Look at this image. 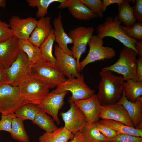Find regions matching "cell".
<instances>
[{
    "instance_id": "cell-27",
    "label": "cell",
    "mask_w": 142,
    "mask_h": 142,
    "mask_svg": "<svg viewBox=\"0 0 142 142\" xmlns=\"http://www.w3.org/2000/svg\"><path fill=\"white\" fill-rule=\"evenodd\" d=\"M123 87L127 99L132 102L142 95V81L129 80L123 82Z\"/></svg>"
},
{
    "instance_id": "cell-4",
    "label": "cell",
    "mask_w": 142,
    "mask_h": 142,
    "mask_svg": "<svg viewBox=\"0 0 142 142\" xmlns=\"http://www.w3.org/2000/svg\"><path fill=\"white\" fill-rule=\"evenodd\" d=\"M31 76L45 83L49 89L56 87L67 80L55 64L43 59L32 65Z\"/></svg>"
},
{
    "instance_id": "cell-3",
    "label": "cell",
    "mask_w": 142,
    "mask_h": 142,
    "mask_svg": "<svg viewBox=\"0 0 142 142\" xmlns=\"http://www.w3.org/2000/svg\"><path fill=\"white\" fill-rule=\"evenodd\" d=\"M122 23L116 14L114 18L111 16L106 17L103 23L96 27L97 37L102 39L106 37L115 38L121 42L124 45L134 50L138 55L135 48V45L138 43V40L130 37L124 33L120 27Z\"/></svg>"
},
{
    "instance_id": "cell-11",
    "label": "cell",
    "mask_w": 142,
    "mask_h": 142,
    "mask_svg": "<svg viewBox=\"0 0 142 142\" xmlns=\"http://www.w3.org/2000/svg\"><path fill=\"white\" fill-rule=\"evenodd\" d=\"M69 109L60 113L64 121V127L73 134L80 132L87 123L85 117L74 102L71 103Z\"/></svg>"
},
{
    "instance_id": "cell-1",
    "label": "cell",
    "mask_w": 142,
    "mask_h": 142,
    "mask_svg": "<svg viewBox=\"0 0 142 142\" xmlns=\"http://www.w3.org/2000/svg\"><path fill=\"white\" fill-rule=\"evenodd\" d=\"M101 79L97 94L102 105L116 103L121 98L123 90V77L115 76L109 71L101 70Z\"/></svg>"
},
{
    "instance_id": "cell-34",
    "label": "cell",
    "mask_w": 142,
    "mask_h": 142,
    "mask_svg": "<svg viewBox=\"0 0 142 142\" xmlns=\"http://www.w3.org/2000/svg\"><path fill=\"white\" fill-rule=\"evenodd\" d=\"M89 8L95 13L98 17L101 18L103 16L102 10V2L101 0H80Z\"/></svg>"
},
{
    "instance_id": "cell-29",
    "label": "cell",
    "mask_w": 142,
    "mask_h": 142,
    "mask_svg": "<svg viewBox=\"0 0 142 142\" xmlns=\"http://www.w3.org/2000/svg\"><path fill=\"white\" fill-rule=\"evenodd\" d=\"M10 134L14 139L20 142H29V138L25 130L23 121L15 116L12 119Z\"/></svg>"
},
{
    "instance_id": "cell-41",
    "label": "cell",
    "mask_w": 142,
    "mask_h": 142,
    "mask_svg": "<svg viewBox=\"0 0 142 142\" xmlns=\"http://www.w3.org/2000/svg\"><path fill=\"white\" fill-rule=\"evenodd\" d=\"M9 83V79L5 73L4 69L0 66V86Z\"/></svg>"
},
{
    "instance_id": "cell-25",
    "label": "cell",
    "mask_w": 142,
    "mask_h": 142,
    "mask_svg": "<svg viewBox=\"0 0 142 142\" xmlns=\"http://www.w3.org/2000/svg\"><path fill=\"white\" fill-rule=\"evenodd\" d=\"M19 44L20 50L26 54L32 65L43 59L40 48L33 44L28 40L19 39Z\"/></svg>"
},
{
    "instance_id": "cell-6",
    "label": "cell",
    "mask_w": 142,
    "mask_h": 142,
    "mask_svg": "<svg viewBox=\"0 0 142 142\" xmlns=\"http://www.w3.org/2000/svg\"><path fill=\"white\" fill-rule=\"evenodd\" d=\"M32 65L26 54L20 50L15 61L9 67L4 69L9 79L8 84L14 87L20 86L31 76Z\"/></svg>"
},
{
    "instance_id": "cell-40",
    "label": "cell",
    "mask_w": 142,
    "mask_h": 142,
    "mask_svg": "<svg viewBox=\"0 0 142 142\" xmlns=\"http://www.w3.org/2000/svg\"><path fill=\"white\" fill-rule=\"evenodd\" d=\"M137 73L138 81H142V57H140L137 59Z\"/></svg>"
},
{
    "instance_id": "cell-2",
    "label": "cell",
    "mask_w": 142,
    "mask_h": 142,
    "mask_svg": "<svg viewBox=\"0 0 142 142\" xmlns=\"http://www.w3.org/2000/svg\"><path fill=\"white\" fill-rule=\"evenodd\" d=\"M137 53L134 50L124 45L119 52V58L112 65L104 67L101 70L114 72L123 76L124 81H139L137 73Z\"/></svg>"
},
{
    "instance_id": "cell-31",
    "label": "cell",
    "mask_w": 142,
    "mask_h": 142,
    "mask_svg": "<svg viewBox=\"0 0 142 142\" xmlns=\"http://www.w3.org/2000/svg\"><path fill=\"white\" fill-rule=\"evenodd\" d=\"M55 41L54 29H53L49 35L40 45L39 48L43 59L55 64L56 58L52 53L53 46Z\"/></svg>"
},
{
    "instance_id": "cell-42",
    "label": "cell",
    "mask_w": 142,
    "mask_h": 142,
    "mask_svg": "<svg viewBox=\"0 0 142 142\" xmlns=\"http://www.w3.org/2000/svg\"><path fill=\"white\" fill-rule=\"evenodd\" d=\"M123 0H103L102 10L103 12L105 11L107 7L109 6L114 3L119 4L123 1Z\"/></svg>"
},
{
    "instance_id": "cell-43",
    "label": "cell",
    "mask_w": 142,
    "mask_h": 142,
    "mask_svg": "<svg viewBox=\"0 0 142 142\" xmlns=\"http://www.w3.org/2000/svg\"><path fill=\"white\" fill-rule=\"evenodd\" d=\"M69 142H85L81 133L78 132L74 134L71 140Z\"/></svg>"
},
{
    "instance_id": "cell-46",
    "label": "cell",
    "mask_w": 142,
    "mask_h": 142,
    "mask_svg": "<svg viewBox=\"0 0 142 142\" xmlns=\"http://www.w3.org/2000/svg\"><path fill=\"white\" fill-rule=\"evenodd\" d=\"M1 17V13H0V17Z\"/></svg>"
},
{
    "instance_id": "cell-33",
    "label": "cell",
    "mask_w": 142,
    "mask_h": 142,
    "mask_svg": "<svg viewBox=\"0 0 142 142\" xmlns=\"http://www.w3.org/2000/svg\"><path fill=\"white\" fill-rule=\"evenodd\" d=\"M120 27L127 36L134 39L142 41V22H137L130 27L121 25Z\"/></svg>"
},
{
    "instance_id": "cell-16",
    "label": "cell",
    "mask_w": 142,
    "mask_h": 142,
    "mask_svg": "<svg viewBox=\"0 0 142 142\" xmlns=\"http://www.w3.org/2000/svg\"><path fill=\"white\" fill-rule=\"evenodd\" d=\"M74 103L84 114L87 123L99 120L102 106L96 94L85 99L75 101Z\"/></svg>"
},
{
    "instance_id": "cell-38",
    "label": "cell",
    "mask_w": 142,
    "mask_h": 142,
    "mask_svg": "<svg viewBox=\"0 0 142 142\" xmlns=\"http://www.w3.org/2000/svg\"><path fill=\"white\" fill-rule=\"evenodd\" d=\"M95 124L99 131L108 139L113 138L118 134L114 129L100 123L98 121Z\"/></svg>"
},
{
    "instance_id": "cell-45",
    "label": "cell",
    "mask_w": 142,
    "mask_h": 142,
    "mask_svg": "<svg viewBox=\"0 0 142 142\" xmlns=\"http://www.w3.org/2000/svg\"><path fill=\"white\" fill-rule=\"evenodd\" d=\"M6 2V0H0V8H5Z\"/></svg>"
},
{
    "instance_id": "cell-19",
    "label": "cell",
    "mask_w": 142,
    "mask_h": 142,
    "mask_svg": "<svg viewBox=\"0 0 142 142\" xmlns=\"http://www.w3.org/2000/svg\"><path fill=\"white\" fill-rule=\"evenodd\" d=\"M116 103L122 105L128 112L133 127L136 128L142 125V97L138 98L135 102H132L126 98L123 90L122 97Z\"/></svg>"
},
{
    "instance_id": "cell-12",
    "label": "cell",
    "mask_w": 142,
    "mask_h": 142,
    "mask_svg": "<svg viewBox=\"0 0 142 142\" xmlns=\"http://www.w3.org/2000/svg\"><path fill=\"white\" fill-rule=\"evenodd\" d=\"M55 64L61 73L68 79L79 77L81 74L77 70V63L72 56L64 52L58 46H55Z\"/></svg>"
},
{
    "instance_id": "cell-23",
    "label": "cell",
    "mask_w": 142,
    "mask_h": 142,
    "mask_svg": "<svg viewBox=\"0 0 142 142\" xmlns=\"http://www.w3.org/2000/svg\"><path fill=\"white\" fill-rule=\"evenodd\" d=\"M130 2H134L135 1L123 0L122 2L118 4V18L123 24L127 27H131L137 22L134 16L133 7L129 4Z\"/></svg>"
},
{
    "instance_id": "cell-28",
    "label": "cell",
    "mask_w": 142,
    "mask_h": 142,
    "mask_svg": "<svg viewBox=\"0 0 142 142\" xmlns=\"http://www.w3.org/2000/svg\"><path fill=\"white\" fill-rule=\"evenodd\" d=\"M32 123L46 132H51L58 128L53 118L46 113L40 110Z\"/></svg>"
},
{
    "instance_id": "cell-14",
    "label": "cell",
    "mask_w": 142,
    "mask_h": 142,
    "mask_svg": "<svg viewBox=\"0 0 142 142\" xmlns=\"http://www.w3.org/2000/svg\"><path fill=\"white\" fill-rule=\"evenodd\" d=\"M68 92L65 91L55 93L52 91L40 104L37 105L40 110L50 115L58 125L60 124L58 112L65 104L64 98Z\"/></svg>"
},
{
    "instance_id": "cell-7",
    "label": "cell",
    "mask_w": 142,
    "mask_h": 142,
    "mask_svg": "<svg viewBox=\"0 0 142 142\" xmlns=\"http://www.w3.org/2000/svg\"><path fill=\"white\" fill-rule=\"evenodd\" d=\"M26 103L21 94L20 87L6 84L0 86V113L2 115L14 114Z\"/></svg>"
},
{
    "instance_id": "cell-37",
    "label": "cell",
    "mask_w": 142,
    "mask_h": 142,
    "mask_svg": "<svg viewBox=\"0 0 142 142\" xmlns=\"http://www.w3.org/2000/svg\"><path fill=\"white\" fill-rule=\"evenodd\" d=\"M14 116V114L1 115L0 120V131H4L11 133L12 119Z\"/></svg>"
},
{
    "instance_id": "cell-10",
    "label": "cell",
    "mask_w": 142,
    "mask_h": 142,
    "mask_svg": "<svg viewBox=\"0 0 142 142\" xmlns=\"http://www.w3.org/2000/svg\"><path fill=\"white\" fill-rule=\"evenodd\" d=\"M89 49L86 57L80 62L81 70L87 65L94 62L111 59L116 55V52L112 48L104 46L103 41L97 35H93L88 43Z\"/></svg>"
},
{
    "instance_id": "cell-20",
    "label": "cell",
    "mask_w": 142,
    "mask_h": 142,
    "mask_svg": "<svg viewBox=\"0 0 142 142\" xmlns=\"http://www.w3.org/2000/svg\"><path fill=\"white\" fill-rule=\"evenodd\" d=\"M51 20L50 17L47 16L37 20L36 27L28 40L34 45L39 47L53 29Z\"/></svg>"
},
{
    "instance_id": "cell-13",
    "label": "cell",
    "mask_w": 142,
    "mask_h": 142,
    "mask_svg": "<svg viewBox=\"0 0 142 142\" xmlns=\"http://www.w3.org/2000/svg\"><path fill=\"white\" fill-rule=\"evenodd\" d=\"M37 21L32 17L22 18L13 16L9 19V24L14 37L18 39L28 40L36 27Z\"/></svg>"
},
{
    "instance_id": "cell-21",
    "label": "cell",
    "mask_w": 142,
    "mask_h": 142,
    "mask_svg": "<svg viewBox=\"0 0 142 142\" xmlns=\"http://www.w3.org/2000/svg\"><path fill=\"white\" fill-rule=\"evenodd\" d=\"M61 19L62 16L60 12L58 16L55 18L53 21V25L54 28V33L55 41L64 52L73 56L72 51L68 48V45L73 44V41L65 32Z\"/></svg>"
},
{
    "instance_id": "cell-17",
    "label": "cell",
    "mask_w": 142,
    "mask_h": 142,
    "mask_svg": "<svg viewBox=\"0 0 142 142\" xmlns=\"http://www.w3.org/2000/svg\"><path fill=\"white\" fill-rule=\"evenodd\" d=\"M100 118L119 121L124 125L133 127L130 116L122 105L115 103L102 105Z\"/></svg>"
},
{
    "instance_id": "cell-9",
    "label": "cell",
    "mask_w": 142,
    "mask_h": 142,
    "mask_svg": "<svg viewBox=\"0 0 142 142\" xmlns=\"http://www.w3.org/2000/svg\"><path fill=\"white\" fill-rule=\"evenodd\" d=\"M94 30L93 27L80 26L70 30L68 33V36L73 41L71 50L73 57L77 61V70L79 73L81 71L79 64L81 56L85 52L87 44Z\"/></svg>"
},
{
    "instance_id": "cell-36",
    "label": "cell",
    "mask_w": 142,
    "mask_h": 142,
    "mask_svg": "<svg viewBox=\"0 0 142 142\" xmlns=\"http://www.w3.org/2000/svg\"><path fill=\"white\" fill-rule=\"evenodd\" d=\"M14 36L9 24L0 20V42L8 40Z\"/></svg>"
},
{
    "instance_id": "cell-32",
    "label": "cell",
    "mask_w": 142,
    "mask_h": 142,
    "mask_svg": "<svg viewBox=\"0 0 142 142\" xmlns=\"http://www.w3.org/2000/svg\"><path fill=\"white\" fill-rule=\"evenodd\" d=\"M65 0H27L26 1L28 6L34 8L37 7L38 11L36 16L40 19L44 17L48 14L47 10L49 6L52 3L55 2L60 3L63 2Z\"/></svg>"
},
{
    "instance_id": "cell-35",
    "label": "cell",
    "mask_w": 142,
    "mask_h": 142,
    "mask_svg": "<svg viewBox=\"0 0 142 142\" xmlns=\"http://www.w3.org/2000/svg\"><path fill=\"white\" fill-rule=\"evenodd\" d=\"M108 142H142V137L120 134L113 138L108 139Z\"/></svg>"
},
{
    "instance_id": "cell-30",
    "label": "cell",
    "mask_w": 142,
    "mask_h": 142,
    "mask_svg": "<svg viewBox=\"0 0 142 142\" xmlns=\"http://www.w3.org/2000/svg\"><path fill=\"white\" fill-rule=\"evenodd\" d=\"M39 110L37 105L26 103L22 105L15 112V116L23 121L29 120L33 122Z\"/></svg>"
},
{
    "instance_id": "cell-5",
    "label": "cell",
    "mask_w": 142,
    "mask_h": 142,
    "mask_svg": "<svg viewBox=\"0 0 142 142\" xmlns=\"http://www.w3.org/2000/svg\"><path fill=\"white\" fill-rule=\"evenodd\" d=\"M70 91L72 95L68 101L70 104L75 101L88 99L95 94V90L91 89L85 82L83 74L78 78L68 79L57 86L52 92L58 93Z\"/></svg>"
},
{
    "instance_id": "cell-18",
    "label": "cell",
    "mask_w": 142,
    "mask_h": 142,
    "mask_svg": "<svg viewBox=\"0 0 142 142\" xmlns=\"http://www.w3.org/2000/svg\"><path fill=\"white\" fill-rule=\"evenodd\" d=\"M58 8H68L73 17L80 20L88 21L98 17L97 15L80 0H65L60 3Z\"/></svg>"
},
{
    "instance_id": "cell-15",
    "label": "cell",
    "mask_w": 142,
    "mask_h": 142,
    "mask_svg": "<svg viewBox=\"0 0 142 142\" xmlns=\"http://www.w3.org/2000/svg\"><path fill=\"white\" fill-rule=\"evenodd\" d=\"M19 39L14 36L0 42V66L4 69L9 67L20 52Z\"/></svg>"
},
{
    "instance_id": "cell-22",
    "label": "cell",
    "mask_w": 142,
    "mask_h": 142,
    "mask_svg": "<svg viewBox=\"0 0 142 142\" xmlns=\"http://www.w3.org/2000/svg\"><path fill=\"white\" fill-rule=\"evenodd\" d=\"M74 134L64 126L58 128L51 132H45L39 138V142H68Z\"/></svg>"
},
{
    "instance_id": "cell-44",
    "label": "cell",
    "mask_w": 142,
    "mask_h": 142,
    "mask_svg": "<svg viewBox=\"0 0 142 142\" xmlns=\"http://www.w3.org/2000/svg\"><path fill=\"white\" fill-rule=\"evenodd\" d=\"M135 48L139 57H142V41H138V44L135 45Z\"/></svg>"
},
{
    "instance_id": "cell-26",
    "label": "cell",
    "mask_w": 142,
    "mask_h": 142,
    "mask_svg": "<svg viewBox=\"0 0 142 142\" xmlns=\"http://www.w3.org/2000/svg\"><path fill=\"white\" fill-rule=\"evenodd\" d=\"M80 132L85 142H108V139L99 131L95 123H87Z\"/></svg>"
},
{
    "instance_id": "cell-39",
    "label": "cell",
    "mask_w": 142,
    "mask_h": 142,
    "mask_svg": "<svg viewBox=\"0 0 142 142\" xmlns=\"http://www.w3.org/2000/svg\"><path fill=\"white\" fill-rule=\"evenodd\" d=\"M133 7L134 17L137 22H142V0H136Z\"/></svg>"
},
{
    "instance_id": "cell-24",
    "label": "cell",
    "mask_w": 142,
    "mask_h": 142,
    "mask_svg": "<svg viewBox=\"0 0 142 142\" xmlns=\"http://www.w3.org/2000/svg\"><path fill=\"white\" fill-rule=\"evenodd\" d=\"M98 121L114 129L118 134H125L142 137V129H138L134 127L126 125L121 122L109 119H102Z\"/></svg>"
},
{
    "instance_id": "cell-8",
    "label": "cell",
    "mask_w": 142,
    "mask_h": 142,
    "mask_svg": "<svg viewBox=\"0 0 142 142\" xmlns=\"http://www.w3.org/2000/svg\"><path fill=\"white\" fill-rule=\"evenodd\" d=\"M20 87L21 95L26 103L37 105L50 92L49 89L45 83L32 76Z\"/></svg>"
}]
</instances>
